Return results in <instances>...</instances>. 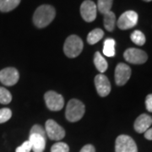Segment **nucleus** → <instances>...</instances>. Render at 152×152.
Instances as JSON below:
<instances>
[{
  "mask_svg": "<svg viewBox=\"0 0 152 152\" xmlns=\"http://www.w3.org/2000/svg\"><path fill=\"white\" fill-rule=\"evenodd\" d=\"M56 15L55 9L51 5H41L36 10L33 15L34 25L38 28H44L54 20Z\"/></svg>",
  "mask_w": 152,
  "mask_h": 152,
  "instance_id": "obj_1",
  "label": "nucleus"
},
{
  "mask_svg": "<svg viewBox=\"0 0 152 152\" xmlns=\"http://www.w3.org/2000/svg\"><path fill=\"white\" fill-rule=\"evenodd\" d=\"M85 105L77 99L70 100L66 107L65 116L68 121L75 123L83 118L85 114Z\"/></svg>",
  "mask_w": 152,
  "mask_h": 152,
  "instance_id": "obj_2",
  "label": "nucleus"
},
{
  "mask_svg": "<svg viewBox=\"0 0 152 152\" xmlns=\"http://www.w3.org/2000/svg\"><path fill=\"white\" fill-rule=\"evenodd\" d=\"M84 48V43L81 38L76 35H71L66 39L64 46V51L67 57L76 58L81 53Z\"/></svg>",
  "mask_w": 152,
  "mask_h": 152,
  "instance_id": "obj_3",
  "label": "nucleus"
},
{
  "mask_svg": "<svg viewBox=\"0 0 152 152\" xmlns=\"http://www.w3.org/2000/svg\"><path fill=\"white\" fill-rule=\"evenodd\" d=\"M115 152H138V148L130 136L122 134L116 140Z\"/></svg>",
  "mask_w": 152,
  "mask_h": 152,
  "instance_id": "obj_4",
  "label": "nucleus"
},
{
  "mask_svg": "<svg viewBox=\"0 0 152 152\" xmlns=\"http://www.w3.org/2000/svg\"><path fill=\"white\" fill-rule=\"evenodd\" d=\"M45 102L48 108L51 111H60L64 106L63 96L53 91H49L44 95Z\"/></svg>",
  "mask_w": 152,
  "mask_h": 152,
  "instance_id": "obj_5",
  "label": "nucleus"
},
{
  "mask_svg": "<svg viewBox=\"0 0 152 152\" xmlns=\"http://www.w3.org/2000/svg\"><path fill=\"white\" fill-rule=\"evenodd\" d=\"M45 131L47 136L52 140H60L65 136L64 129L53 119H49L46 122Z\"/></svg>",
  "mask_w": 152,
  "mask_h": 152,
  "instance_id": "obj_6",
  "label": "nucleus"
},
{
  "mask_svg": "<svg viewBox=\"0 0 152 152\" xmlns=\"http://www.w3.org/2000/svg\"><path fill=\"white\" fill-rule=\"evenodd\" d=\"M125 60L133 64H145L148 59L146 53L143 50L138 48L127 49L124 53Z\"/></svg>",
  "mask_w": 152,
  "mask_h": 152,
  "instance_id": "obj_7",
  "label": "nucleus"
},
{
  "mask_svg": "<svg viewBox=\"0 0 152 152\" xmlns=\"http://www.w3.org/2000/svg\"><path fill=\"white\" fill-rule=\"evenodd\" d=\"M138 14L135 11L129 10L121 15L118 20V26L121 30H129L135 26L138 23Z\"/></svg>",
  "mask_w": 152,
  "mask_h": 152,
  "instance_id": "obj_8",
  "label": "nucleus"
},
{
  "mask_svg": "<svg viewBox=\"0 0 152 152\" xmlns=\"http://www.w3.org/2000/svg\"><path fill=\"white\" fill-rule=\"evenodd\" d=\"M97 7L91 0H86L80 6V15L84 20L86 22H92L96 18Z\"/></svg>",
  "mask_w": 152,
  "mask_h": 152,
  "instance_id": "obj_9",
  "label": "nucleus"
},
{
  "mask_svg": "<svg viewBox=\"0 0 152 152\" xmlns=\"http://www.w3.org/2000/svg\"><path fill=\"white\" fill-rule=\"evenodd\" d=\"M20 79V74L15 68H5L0 71V82L7 86L15 85Z\"/></svg>",
  "mask_w": 152,
  "mask_h": 152,
  "instance_id": "obj_10",
  "label": "nucleus"
},
{
  "mask_svg": "<svg viewBox=\"0 0 152 152\" xmlns=\"http://www.w3.org/2000/svg\"><path fill=\"white\" fill-rule=\"evenodd\" d=\"M131 76V69L126 64L120 63L115 69V82L118 86H124Z\"/></svg>",
  "mask_w": 152,
  "mask_h": 152,
  "instance_id": "obj_11",
  "label": "nucleus"
},
{
  "mask_svg": "<svg viewBox=\"0 0 152 152\" xmlns=\"http://www.w3.org/2000/svg\"><path fill=\"white\" fill-rule=\"evenodd\" d=\"M95 86L96 91L100 96L105 97L111 92V84L108 78L102 74H100L95 77Z\"/></svg>",
  "mask_w": 152,
  "mask_h": 152,
  "instance_id": "obj_12",
  "label": "nucleus"
},
{
  "mask_svg": "<svg viewBox=\"0 0 152 152\" xmlns=\"http://www.w3.org/2000/svg\"><path fill=\"white\" fill-rule=\"evenodd\" d=\"M152 124V118L148 114H141L136 118L134 122V129L137 133L142 134L150 129Z\"/></svg>",
  "mask_w": 152,
  "mask_h": 152,
  "instance_id": "obj_13",
  "label": "nucleus"
},
{
  "mask_svg": "<svg viewBox=\"0 0 152 152\" xmlns=\"http://www.w3.org/2000/svg\"><path fill=\"white\" fill-rule=\"evenodd\" d=\"M29 141L31 144L34 152H43L46 147V138L38 134H31Z\"/></svg>",
  "mask_w": 152,
  "mask_h": 152,
  "instance_id": "obj_14",
  "label": "nucleus"
},
{
  "mask_svg": "<svg viewBox=\"0 0 152 152\" xmlns=\"http://www.w3.org/2000/svg\"><path fill=\"white\" fill-rule=\"evenodd\" d=\"M94 64L96 68L97 69V70L100 73H104L107 69V60L103 58V56L99 52H96L95 55H94Z\"/></svg>",
  "mask_w": 152,
  "mask_h": 152,
  "instance_id": "obj_15",
  "label": "nucleus"
},
{
  "mask_svg": "<svg viewBox=\"0 0 152 152\" xmlns=\"http://www.w3.org/2000/svg\"><path fill=\"white\" fill-rule=\"evenodd\" d=\"M116 25V16L115 14L112 11L104 14V26L107 31H113Z\"/></svg>",
  "mask_w": 152,
  "mask_h": 152,
  "instance_id": "obj_16",
  "label": "nucleus"
},
{
  "mask_svg": "<svg viewBox=\"0 0 152 152\" xmlns=\"http://www.w3.org/2000/svg\"><path fill=\"white\" fill-rule=\"evenodd\" d=\"M104 36L103 31L102 29L96 28L95 30L91 31L87 36V42L91 45H94L98 42L100 40H102Z\"/></svg>",
  "mask_w": 152,
  "mask_h": 152,
  "instance_id": "obj_17",
  "label": "nucleus"
},
{
  "mask_svg": "<svg viewBox=\"0 0 152 152\" xmlns=\"http://www.w3.org/2000/svg\"><path fill=\"white\" fill-rule=\"evenodd\" d=\"M21 0H2L0 4V11L1 12H10L16 8L20 4Z\"/></svg>",
  "mask_w": 152,
  "mask_h": 152,
  "instance_id": "obj_18",
  "label": "nucleus"
},
{
  "mask_svg": "<svg viewBox=\"0 0 152 152\" xmlns=\"http://www.w3.org/2000/svg\"><path fill=\"white\" fill-rule=\"evenodd\" d=\"M115 43L114 39H106L103 45V54L107 57H113L115 55Z\"/></svg>",
  "mask_w": 152,
  "mask_h": 152,
  "instance_id": "obj_19",
  "label": "nucleus"
},
{
  "mask_svg": "<svg viewBox=\"0 0 152 152\" xmlns=\"http://www.w3.org/2000/svg\"><path fill=\"white\" fill-rule=\"evenodd\" d=\"M130 38L132 42L138 46H143L145 43V37L144 33L140 31L136 30L134 31H133L131 34Z\"/></svg>",
  "mask_w": 152,
  "mask_h": 152,
  "instance_id": "obj_20",
  "label": "nucleus"
},
{
  "mask_svg": "<svg viewBox=\"0 0 152 152\" xmlns=\"http://www.w3.org/2000/svg\"><path fill=\"white\" fill-rule=\"evenodd\" d=\"M113 2V0H98L97 9L99 12L104 15L109 11H111Z\"/></svg>",
  "mask_w": 152,
  "mask_h": 152,
  "instance_id": "obj_21",
  "label": "nucleus"
},
{
  "mask_svg": "<svg viewBox=\"0 0 152 152\" xmlns=\"http://www.w3.org/2000/svg\"><path fill=\"white\" fill-rule=\"evenodd\" d=\"M12 101L11 93L4 87H0V103L9 104Z\"/></svg>",
  "mask_w": 152,
  "mask_h": 152,
  "instance_id": "obj_22",
  "label": "nucleus"
},
{
  "mask_svg": "<svg viewBox=\"0 0 152 152\" xmlns=\"http://www.w3.org/2000/svg\"><path fill=\"white\" fill-rule=\"evenodd\" d=\"M69 147L64 142H58L51 148V152H69Z\"/></svg>",
  "mask_w": 152,
  "mask_h": 152,
  "instance_id": "obj_23",
  "label": "nucleus"
},
{
  "mask_svg": "<svg viewBox=\"0 0 152 152\" xmlns=\"http://www.w3.org/2000/svg\"><path fill=\"white\" fill-rule=\"evenodd\" d=\"M12 112L10 108L0 109V124H4L11 118Z\"/></svg>",
  "mask_w": 152,
  "mask_h": 152,
  "instance_id": "obj_24",
  "label": "nucleus"
},
{
  "mask_svg": "<svg viewBox=\"0 0 152 152\" xmlns=\"http://www.w3.org/2000/svg\"><path fill=\"white\" fill-rule=\"evenodd\" d=\"M31 151H32L31 144L29 140H27L24 142L20 146L18 147L15 150V152H31Z\"/></svg>",
  "mask_w": 152,
  "mask_h": 152,
  "instance_id": "obj_25",
  "label": "nucleus"
},
{
  "mask_svg": "<svg viewBox=\"0 0 152 152\" xmlns=\"http://www.w3.org/2000/svg\"><path fill=\"white\" fill-rule=\"evenodd\" d=\"M41 134V135H42L43 137H45V138H47L46 131H45V129H44L41 125H34L32 128H31V129L30 134Z\"/></svg>",
  "mask_w": 152,
  "mask_h": 152,
  "instance_id": "obj_26",
  "label": "nucleus"
},
{
  "mask_svg": "<svg viewBox=\"0 0 152 152\" xmlns=\"http://www.w3.org/2000/svg\"><path fill=\"white\" fill-rule=\"evenodd\" d=\"M145 106L148 112L152 113V94H150L146 96L145 99Z\"/></svg>",
  "mask_w": 152,
  "mask_h": 152,
  "instance_id": "obj_27",
  "label": "nucleus"
},
{
  "mask_svg": "<svg viewBox=\"0 0 152 152\" xmlns=\"http://www.w3.org/2000/svg\"><path fill=\"white\" fill-rule=\"evenodd\" d=\"M80 152H96V149L92 145H86L82 148Z\"/></svg>",
  "mask_w": 152,
  "mask_h": 152,
  "instance_id": "obj_28",
  "label": "nucleus"
},
{
  "mask_svg": "<svg viewBox=\"0 0 152 152\" xmlns=\"http://www.w3.org/2000/svg\"><path fill=\"white\" fill-rule=\"evenodd\" d=\"M145 138L149 140H152V128L145 132Z\"/></svg>",
  "mask_w": 152,
  "mask_h": 152,
  "instance_id": "obj_29",
  "label": "nucleus"
},
{
  "mask_svg": "<svg viewBox=\"0 0 152 152\" xmlns=\"http://www.w3.org/2000/svg\"><path fill=\"white\" fill-rule=\"evenodd\" d=\"M144 1H145V2H151L152 0H144Z\"/></svg>",
  "mask_w": 152,
  "mask_h": 152,
  "instance_id": "obj_30",
  "label": "nucleus"
},
{
  "mask_svg": "<svg viewBox=\"0 0 152 152\" xmlns=\"http://www.w3.org/2000/svg\"><path fill=\"white\" fill-rule=\"evenodd\" d=\"M1 2H2V0H0V4H1Z\"/></svg>",
  "mask_w": 152,
  "mask_h": 152,
  "instance_id": "obj_31",
  "label": "nucleus"
}]
</instances>
